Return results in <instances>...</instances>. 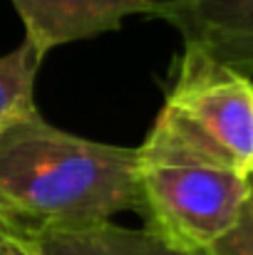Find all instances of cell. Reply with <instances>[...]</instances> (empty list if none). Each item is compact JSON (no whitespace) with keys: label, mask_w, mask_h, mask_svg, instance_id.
I'll list each match as a JSON object with an SVG mask.
<instances>
[{"label":"cell","mask_w":253,"mask_h":255,"mask_svg":"<svg viewBox=\"0 0 253 255\" xmlns=\"http://www.w3.org/2000/svg\"><path fill=\"white\" fill-rule=\"evenodd\" d=\"M137 149L147 228L184 253L209 251L236 223L251 173L231 169L159 117Z\"/></svg>","instance_id":"obj_2"},{"label":"cell","mask_w":253,"mask_h":255,"mask_svg":"<svg viewBox=\"0 0 253 255\" xmlns=\"http://www.w3.org/2000/svg\"><path fill=\"white\" fill-rule=\"evenodd\" d=\"M25 42L45 57L52 47L119 30L129 15H157L162 0H12Z\"/></svg>","instance_id":"obj_5"},{"label":"cell","mask_w":253,"mask_h":255,"mask_svg":"<svg viewBox=\"0 0 253 255\" xmlns=\"http://www.w3.org/2000/svg\"><path fill=\"white\" fill-rule=\"evenodd\" d=\"M191 255H204V253H191Z\"/></svg>","instance_id":"obj_10"},{"label":"cell","mask_w":253,"mask_h":255,"mask_svg":"<svg viewBox=\"0 0 253 255\" xmlns=\"http://www.w3.org/2000/svg\"><path fill=\"white\" fill-rule=\"evenodd\" d=\"M42 57L32 45L22 42L15 52L0 57V136L37 114L35 107V80Z\"/></svg>","instance_id":"obj_7"},{"label":"cell","mask_w":253,"mask_h":255,"mask_svg":"<svg viewBox=\"0 0 253 255\" xmlns=\"http://www.w3.org/2000/svg\"><path fill=\"white\" fill-rule=\"evenodd\" d=\"M139 149L89 141L35 117L0 136V213L27 231L139 211Z\"/></svg>","instance_id":"obj_1"},{"label":"cell","mask_w":253,"mask_h":255,"mask_svg":"<svg viewBox=\"0 0 253 255\" xmlns=\"http://www.w3.org/2000/svg\"><path fill=\"white\" fill-rule=\"evenodd\" d=\"M157 17L184 47L253 80V0H162Z\"/></svg>","instance_id":"obj_4"},{"label":"cell","mask_w":253,"mask_h":255,"mask_svg":"<svg viewBox=\"0 0 253 255\" xmlns=\"http://www.w3.org/2000/svg\"><path fill=\"white\" fill-rule=\"evenodd\" d=\"M0 255H37L30 231L0 213Z\"/></svg>","instance_id":"obj_9"},{"label":"cell","mask_w":253,"mask_h":255,"mask_svg":"<svg viewBox=\"0 0 253 255\" xmlns=\"http://www.w3.org/2000/svg\"><path fill=\"white\" fill-rule=\"evenodd\" d=\"M37 255H191L149 228H122L112 221L80 228L30 231Z\"/></svg>","instance_id":"obj_6"},{"label":"cell","mask_w":253,"mask_h":255,"mask_svg":"<svg viewBox=\"0 0 253 255\" xmlns=\"http://www.w3.org/2000/svg\"><path fill=\"white\" fill-rule=\"evenodd\" d=\"M157 117L231 169L253 173L251 77L184 47Z\"/></svg>","instance_id":"obj_3"},{"label":"cell","mask_w":253,"mask_h":255,"mask_svg":"<svg viewBox=\"0 0 253 255\" xmlns=\"http://www.w3.org/2000/svg\"><path fill=\"white\" fill-rule=\"evenodd\" d=\"M204 255H253V173L249 178V196L239 211L236 223Z\"/></svg>","instance_id":"obj_8"}]
</instances>
